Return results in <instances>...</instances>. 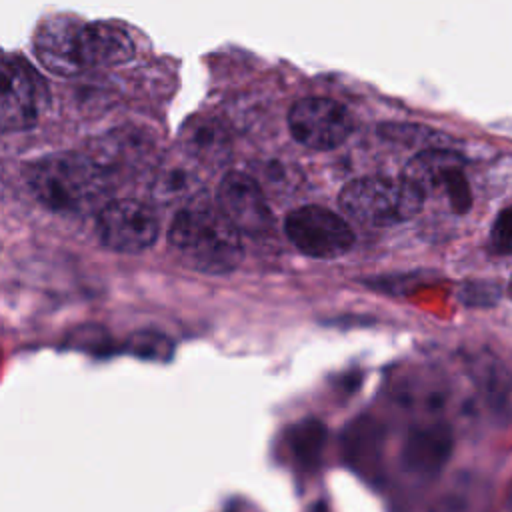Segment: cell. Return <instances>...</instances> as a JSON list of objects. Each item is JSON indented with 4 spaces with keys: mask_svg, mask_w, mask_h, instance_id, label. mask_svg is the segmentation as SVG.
<instances>
[{
    "mask_svg": "<svg viewBox=\"0 0 512 512\" xmlns=\"http://www.w3.org/2000/svg\"><path fill=\"white\" fill-rule=\"evenodd\" d=\"M26 182L34 198L56 214H86L108 204L110 174L94 158L58 152L32 162Z\"/></svg>",
    "mask_w": 512,
    "mask_h": 512,
    "instance_id": "1",
    "label": "cell"
},
{
    "mask_svg": "<svg viewBox=\"0 0 512 512\" xmlns=\"http://www.w3.org/2000/svg\"><path fill=\"white\" fill-rule=\"evenodd\" d=\"M168 246L188 268L202 274H228L244 256L238 228L220 208L208 204H190L174 216Z\"/></svg>",
    "mask_w": 512,
    "mask_h": 512,
    "instance_id": "2",
    "label": "cell"
},
{
    "mask_svg": "<svg viewBox=\"0 0 512 512\" xmlns=\"http://www.w3.org/2000/svg\"><path fill=\"white\" fill-rule=\"evenodd\" d=\"M338 204L354 222L384 228L414 218L422 210L424 196L406 178L362 176L340 190Z\"/></svg>",
    "mask_w": 512,
    "mask_h": 512,
    "instance_id": "3",
    "label": "cell"
},
{
    "mask_svg": "<svg viewBox=\"0 0 512 512\" xmlns=\"http://www.w3.org/2000/svg\"><path fill=\"white\" fill-rule=\"evenodd\" d=\"M406 178L426 200L442 194L454 212H468L472 192L464 176V158L448 148H426L414 154L404 166Z\"/></svg>",
    "mask_w": 512,
    "mask_h": 512,
    "instance_id": "4",
    "label": "cell"
},
{
    "mask_svg": "<svg viewBox=\"0 0 512 512\" xmlns=\"http://www.w3.org/2000/svg\"><path fill=\"white\" fill-rule=\"evenodd\" d=\"M284 232L302 254L320 260L338 258L354 244L350 224L336 212L316 204L298 206L288 212Z\"/></svg>",
    "mask_w": 512,
    "mask_h": 512,
    "instance_id": "5",
    "label": "cell"
},
{
    "mask_svg": "<svg viewBox=\"0 0 512 512\" xmlns=\"http://www.w3.org/2000/svg\"><path fill=\"white\" fill-rule=\"evenodd\" d=\"M96 232L100 242L110 250L142 252L158 238V218L142 200H108L98 212Z\"/></svg>",
    "mask_w": 512,
    "mask_h": 512,
    "instance_id": "6",
    "label": "cell"
},
{
    "mask_svg": "<svg viewBox=\"0 0 512 512\" xmlns=\"http://www.w3.org/2000/svg\"><path fill=\"white\" fill-rule=\"evenodd\" d=\"M288 128L302 146L310 150H332L350 136L352 116L332 98L308 96L290 108Z\"/></svg>",
    "mask_w": 512,
    "mask_h": 512,
    "instance_id": "7",
    "label": "cell"
},
{
    "mask_svg": "<svg viewBox=\"0 0 512 512\" xmlns=\"http://www.w3.org/2000/svg\"><path fill=\"white\" fill-rule=\"evenodd\" d=\"M46 102V92L40 76L18 54H8L2 60V96H0V126L2 132L30 128Z\"/></svg>",
    "mask_w": 512,
    "mask_h": 512,
    "instance_id": "8",
    "label": "cell"
},
{
    "mask_svg": "<svg viewBox=\"0 0 512 512\" xmlns=\"http://www.w3.org/2000/svg\"><path fill=\"white\" fill-rule=\"evenodd\" d=\"M454 452V432L442 420L412 426L400 446V466L416 480L436 478Z\"/></svg>",
    "mask_w": 512,
    "mask_h": 512,
    "instance_id": "9",
    "label": "cell"
},
{
    "mask_svg": "<svg viewBox=\"0 0 512 512\" xmlns=\"http://www.w3.org/2000/svg\"><path fill=\"white\" fill-rule=\"evenodd\" d=\"M218 208L238 228V232L256 236L272 228V212L268 198L258 184L246 172H228L216 192Z\"/></svg>",
    "mask_w": 512,
    "mask_h": 512,
    "instance_id": "10",
    "label": "cell"
},
{
    "mask_svg": "<svg viewBox=\"0 0 512 512\" xmlns=\"http://www.w3.org/2000/svg\"><path fill=\"white\" fill-rule=\"evenodd\" d=\"M82 22L70 16H52L44 20L34 36L38 60L54 74L72 76L80 72L78 32Z\"/></svg>",
    "mask_w": 512,
    "mask_h": 512,
    "instance_id": "11",
    "label": "cell"
},
{
    "mask_svg": "<svg viewBox=\"0 0 512 512\" xmlns=\"http://www.w3.org/2000/svg\"><path fill=\"white\" fill-rule=\"evenodd\" d=\"M134 56L130 34L118 24L88 22L78 32L80 68H110L128 62Z\"/></svg>",
    "mask_w": 512,
    "mask_h": 512,
    "instance_id": "12",
    "label": "cell"
},
{
    "mask_svg": "<svg viewBox=\"0 0 512 512\" xmlns=\"http://www.w3.org/2000/svg\"><path fill=\"white\" fill-rule=\"evenodd\" d=\"M186 154L206 166H220L230 156L224 128L214 120H190L182 134Z\"/></svg>",
    "mask_w": 512,
    "mask_h": 512,
    "instance_id": "13",
    "label": "cell"
},
{
    "mask_svg": "<svg viewBox=\"0 0 512 512\" xmlns=\"http://www.w3.org/2000/svg\"><path fill=\"white\" fill-rule=\"evenodd\" d=\"M292 452L304 466H312L324 444V426L316 420H304L290 432Z\"/></svg>",
    "mask_w": 512,
    "mask_h": 512,
    "instance_id": "14",
    "label": "cell"
},
{
    "mask_svg": "<svg viewBox=\"0 0 512 512\" xmlns=\"http://www.w3.org/2000/svg\"><path fill=\"white\" fill-rule=\"evenodd\" d=\"M194 172L188 166L170 164L160 170V176L154 186V194L162 200H174L194 190Z\"/></svg>",
    "mask_w": 512,
    "mask_h": 512,
    "instance_id": "15",
    "label": "cell"
},
{
    "mask_svg": "<svg viewBox=\"0 0 512 512\" xmlns=\"http://www.w3.org/2000/svg\"><path fill=\"white\" fill-rule=\"evenodd\" d=\"M128 350L144 360H166L172 354V342L158 332H138L130 336Z\"/></svg>",
    "mask_w": 512,
    "mask_h": 512,
    "instance_id": "16",
    "label": "cell"
},
{
    "mask_svg": "<svg viewBox=\"0 0 512 512\" xmlns=\"http://www.w3.org/2000/svg\"><path fill=\"white\" fill-rule=\"evenodd\" d=\"M490 246L500 254H512V206L496 216L490 232Z\"/></svg>",
    "mask_w": 512,
    "mask_h": 512,
    "instance_id": "17",
    "label": "cell"
},
{
    "mask_svg": "<svg viewBox=\"0 0 512 512\" xmlns=\"http://www.w3.org/2000/svg\"><path fill=\"white\" fill-rule=\"evenodd\" d=\"M508 294H510V298H512V278H510V284H508Z\"/></svg>",
    "mask_w": 512,
    "mask_h": 512,
    "instance_id": "18",
    "label": "cell"
},
{
    "mask_svg": "<svg viewBox=\"0 0 512 512\" xmlns=\"http://www.w3.org/2000/svg\"><path fill=\"white\" fill-rule=\"evenodd\" d=\"M510 512H512V500H510Z\"/></svg>",
    "mask_w": 512,
    "mask_h": 512,
    "instance_id": "19",
    "label": "cell"
}]
</instances>
